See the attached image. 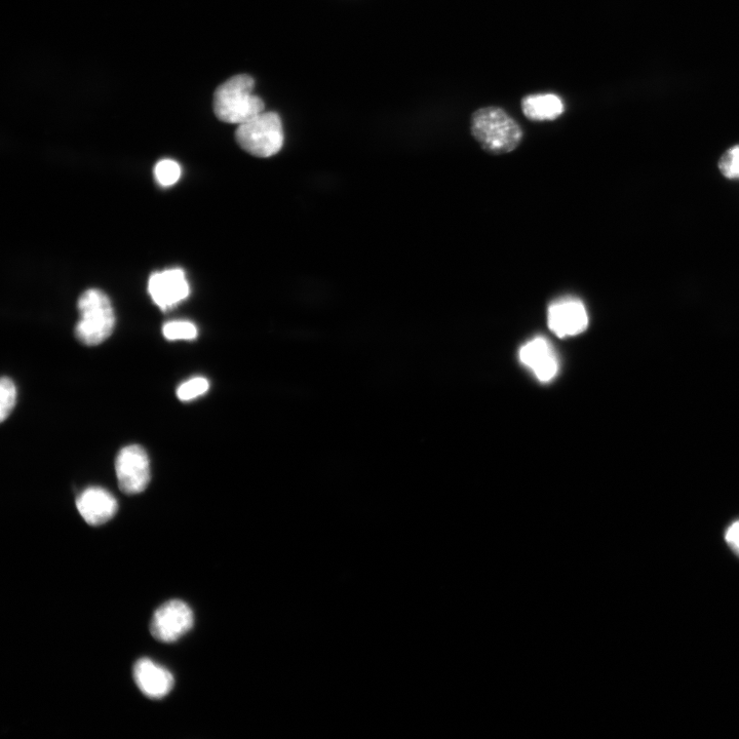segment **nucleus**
<instances>
[{
  "label": "nucleus",
  "mask_w": 739,
  "mask_h": 739,
  "mask_svg": "<svg viewBox=\"0 0 739 739\" xmlns=\"http://www.w3.org/2000/svg\"><path fill=\"white\" fill-rule=\"evenodd\" d=\"M255 82L250 75L230 77L220 85L213 100L217 119L231 125H242L264 111V103L254 94Z\"/></svg>",
  "instance_id": "1"
},
{
  "label": "nucleus",
  "mask_w": 739,
  "mask_h": 739,
  "mask_svg": "<svg viewBox=\"0 0 739 739\" xmlns=\"http://www.w3.org/2000/svg\"><path fill=\"white\" fill-rule=\"evenodd\" d=\"M471 131L481 147L491 154H505L514 151L523 140L520 125L496 106L484 107L472 115Z\"/></svg>",
  "instance_id": "2"
},
{
  "label": "nucleus",
  "mask_w": 739,
  "mask_h": 739,
  "mask_svg": "<svg viewBox=\"0 0 739 739\" xmlns=\"http://www.w3.org/2000/svg\"><path fill=\"white\" fill-rule=\"evenodd\" d=\"M81 319L75 327L76 338L88 346L107 340L115 327V315L108 296L100 290L86 291L77 303Z\"/></svg>",
  "instance_id": "3"
},
{
  "label": "nucleus",
  "mask_w": 739,
  "mask_h": 739,
  "mask_svg": "<svg viewBox=\"0 0 739 739\" xmlns=\"http://www.w3.org/2000/svg\"><path fill=\"white\" fill-rule=\"evenodd\" d=\"M238 144L256 158H270L279 153L285 141L283 123L276 112H262L239 126Z\"/></svg>",
  "instance_id": "4"
},
{
  "label": "nucleus",
  "mask_w": 739,
  "mask_h": 739,
  "mask_svg": "<svg viewBox=\"0 0 739 739\" xmlns=\"http://www.w3.org/2000/svg\"><path fill=\"white\" fill-rule=\"evenodd\" d=\"M193 624L194 617L190 607L180 600H172L154 612L150 632L154 639L173 643L185 636Z\"/></svg>",
  "instance_id": "5"
},
{
  "label": "nucleus",
  "mask_w": 739,
  "mask_h": 739,
  "mask_svg": "<svg viewBox=\"0 0 739 739\" xmlns=\"http://www.w3.org/2000/svg\"><path fill=\"white\" fill-rule=\"evenodd\" d=\"M115 471L120 489L126 494L142 493L150 483V460L141 446L122 449L116 457Z\"/></svg>",
  "instance_id": "6"
},
{
  "label": "nucleus",
  "mask_w": 739,
  "mask_h": 739,
  "mask_svg": "<svg viewBox=\"0 0 739 739\" xmlns=\"http://www.w3.org/2000/svg\"><path fill=\"white\" fill-rule=\"evenodd\" d=\"M148 292L153 302L167 311L185 300L190 288L184 271L174 268L155 272L149 279Z\"/></svg>",
  "instance_id": "7"
},
{
  "label": "nucleus",
  "mask_w": 739,
  "mask_h": 739,
  "mask_svg": "<svg viewBox=\"0 0 739 739\" xmlns=\"http://www.w3.org/2000/svg\"><path fill=\"white\" fill-rule=\"evenodd\" d=\"M548 324L560 338L576 336L585 332L589 317L585 305L577 299H564L549 308Z\"/></svg>",
  "instance_id": "8"
},
{
  "label": "nucleus",
  "mask_w": 739,
  "mask_h": 739,
  "mask_svg": "<svg viewBox=\"0 0 739 739\" xmlns=\"http://www.w3.org/2000/svg\"><path fill=\"white\" fill-rule=\"evenodd\" d=\"M76 508L89 525L100 526L118 513L119 504L118 500L107 490L92 487L76 499Z\"/></svg>",
  "instance_id": "9"
},
{
  "label": "nucleus",
  "mask_w": 739,
  "mask_h": 739,
  "mask_svg": "<svg viewBox=\"0 0 739 739\" xmlns=\"http://www.w3.org/2000/svg\"><path fill=\"white\" fill-rule=\"evenodd\" d=\"M520 360L541 382L551 381L559 370L554 349L549 340L543 337L526 343L520 350Z\"/></svg>",
  "instance_id": "10"
},
{
  "label": "nucleus",
  "mask_w": 739,
  "mask_h": 739,
  "mask_svg": "<svg viewBox=\"0 0 739 739\" xmlns=\"http://www.w3.org/2000/svg\"><path fill=\"white\" fill-rule=\"evenodd\" d=\"M133 675L140 691L152 699L164 698L174 688L173 675L148 658L137 661Z\"/></svg>",
  "instance_id": "11"
},
{
  "label": "nucleus",
  "mask_w": 739,
  "mask_h": 739,
  "mask_svg": "<svg viewBox=\"0 0 739 739\" xmlns=\"http://www.w3.org/2000/svg\"><path fill=\"white\" fill-rule=\"evenodd\" d=\"M522 110L532 122L555 121L563 114L565 107L560 97L554 94L530 95L522 100Z\"/></svg>",
  "instance_id": "12"
},
{
  "label": "nucleus",
  "mask_w": 739,
  "mask_h": 739,
  "mask_svg": "<svg viewBox=\"0 0 739 739\" xmlns=\"http://www.w3.org/2000/svg\"><path fill=\"white\" fill-rule=\"evenodd\" d=\"M17 388L13 380L4 377L0 383V420L5 421L16 406Z\"/></svg>",
  "instance_id": "13"
},
{
  "label": "nucleus",
  "mask_w": 739,
  "mask_h": 739,
  "mask_svg": "<svg viewBox=\"0 0 739 739\" xmlns=\"http://www.w3.org/2000/svg\"><path fill=\"white\" fill-rule=\"evenodd\" d=\"M163 334L170 341L194 340L199 332L196 325L186 321H173L164 325Z\"/></svg>",
  "instance_id": "14"
},
{
  "label": "nucleus",
  "mask_w": 739,
  "mask_h": 739,
  "mask_svg": "<svg viewBox=\"0 0 739 739\" xmlns=\"http://www.w3.org/2000/svg\"><path fill=\"white\" fill-rule=\"evenodd\" d=\"M209 388L210 383L206 378H192L178 387L177 397L180 401L189 402L205 395Z\"/></svg>",
  "instance_id": "15"
},
{
  "label": "nucleus",
  "mask_w": 739,
  "mask_h": 739,
  "mask_svg": "<svg viewBox=\"0 0 739 739\" xmlns=\"http://www.w3.org/2000/svg\"><path fill=\"white\" fill-rule=\"evenodd\" d=\"M154 176L160 185L164 187L172 186L180 179L181 168L175 161L164 160L155 166Z\"/></svg>",
  "instance_id": "16"
},
{
  "label": "nucleus",
  "mask_w": 739,
  "mask_h": 739,
  "mask_svg": "<svg viewBox=\"0 0 739 739\" xmlns=\"http://www.w3.org/2000/svg\"><path fill=\"white\" fill-rule=\"evenodd\" d=\"M719 169L728 179L739 178V145L727 150L719 161Z\"/></svg>",
  "instance_id": "17"
},
{
  "label": "nucleus",
  "mask_w": 739,
  "mask_h": 739,
  "mask_svg": "<svg viewBox=\"0 0 739 739\" xmlns=\"http://www.w3.org/2000/svg\"><path fill=\"white\" fill-rule=\"evenodd\" d=\"M725 538L730 549L739 557V521L728 528Z\"/></svg>",
  "instance_id": "18"
}]
</instances>
